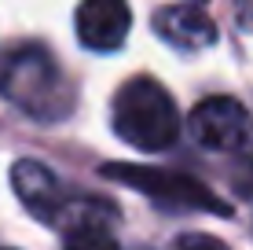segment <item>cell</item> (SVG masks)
I'll return each mask as SVG.
<instances>
[{
	"instance_id": "cell-1",
	"label": "cell",
	"mask_w": 253,
	"mask_h": 250,
	"mask_svg": "<svg viewBox=\"0 0 253 250\" xmlns=\"http://www.w3.org/2000/svg\"><path fill=\"white\" fill-rule=\"evenodd\" d=\"M0 96L44 125L74 110V85L44 45H19L0 59Z\"/></svg>"
},
{
	"instance_id": "cell-2",
	"label": "cell",
	"mask_w": 253,
	"mask_h": 250,
	"mask_svg": "<svg viewBox=\"0 0 253 250\" xmlns=\"http://www.w3.org/2000/svg\"><path fill=\"white\" fill-rule=\"evenodd\" d=\"M114 133L128 148L169 151L180 136L176 103L154 77H132L114 100Z\"/></svg>"
},
{
	"instance_id": "cell-3",
	"label": "cell",
	"mask_w": 253,
	"mask_h": 250,
	"mask_svg": "<svg viewBox=\"0 0 253 250\" xmlns=\"http://www.w3.org/2000/svg\"><path fill=\"white\" fill-rule=\"evenodd\" d=\"M99 173L132 188V192L151 195L154 202L172 206V210H206V213H216V217H231V206L216 192H209L202 180H195L187 173L154 169V166H128V162H107Z\"/></svg>"
},
{
	"instance_id": "cell-4",
	"label": "cell",
	"mask_w": 253,
	"mask_h": 250,
	"mask_svg": "<svg viewBox=\"0 0 253 250\" xmlns=\"http://www.w3.org/2000/svg\"><path fill=\"white\" fill-rule=\"evenodd\" d=\"M187 133L206 151H239L253 136V118L239 100L231 96H209L187 118Z\"/></svg>"
},
{
	"instance_id": "cell-5",
	"label": "cell",
	"mask_w": 253,
	"mask_h": 250,
	"mask_svg": "<svg viewBox=\"0 0 253 250\" xmlns=\"http://www.w3.org/2000/svg\"><path fill=\"white\" fill-rule=\"evenodd\" d=\"M11 188L26 202V210H30L37 221H44V225L66 221V213L74 210L63 180L51 173L48 166H41V162H33V158H19L11 166Z\"/></svg>"
},
{
	"instance_id": "cell-6",
	"label": "cell",
	"mask_w": 253,
	"mask_h": 250,
	"mask_svg": "<svg viewBox=\"0 0 253 250\" xmlns=\"http://www.w3.org/2000/svg\"><path fill=\"white\" fill-rule=\"evenodd\" d=\"M132 11L128 0H81L77 7V41L92 51H114L125 45Z\"/></svg>"
},
{
	"instance_id": "cell-7",
	"label": "cell",
	"mask_w": 253,
	"mask_h": 250,
	"mask_svg": "<svg viewBox=\"0 0 253 250\" xmlns=\"http://www.w3.org/2000/svg\"><path fill=\"white\" fill-rule=\"evenodd\" d=\"M154 33L180 51H202L216 45V22L195 4H165L162 11H154Z\"/></svg>"
},
{
	"instance_id": "cell-8",
	"label": "cell",
	"mask_w": 253,
	"mask_h": 250,
	"mask_svg": "<svg viewBox=\"0 0 253 250\" xmlns=\"http://www.w3.org/2000/svg\"><path fill=\"white\" fill-rule=\"evenodd\" d=\"M110 217L114 213H92V217L74 221L66 228L63 250H118V239L110 232Z\"/></svg>"
},
{
	"instance_id": "cell-9",
	"label": "cell",
	"mask_w": 253,
	"mask_h": 250,
	"mask_svg": "<svg viewBox=\"0 0 253 250\" xmlns=\"http://www.w3.org/2000/svg\"><path fill=\"white\" fill-rule=\"evenodd\" d=\"M172 250H228V243L209 232H184V236L172 243Z\"/></svg>"
},
{
	"instance_id": "cell-10",
	"label": "cell",
	"mask_w": 253,
	"mask_h": 250,
	"mask_svg": "<svg viewBox=\"0 0 253 250\" xmlns=\"http://www.w3.org/2000/svg\"><path fill=\"white\" fill-rule=\"evenodd\" d=\"M195 4H202V0H195Z\"/></svg>"
}]
</instances>
